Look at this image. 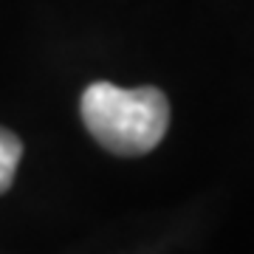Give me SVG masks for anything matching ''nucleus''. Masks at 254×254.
<instances>
[{
    "mask_svg": "<svg viewBox=\"0 0 254 254\" xmlns=\"http://www.w3.org/2000/svg\"><path fill=\"white\" fill-rule=\"evenodd\" d=\"M82 122L105 150L144 155L170 127V102L158 88H116L93 82L82 93Z\"/></svg>",
    "mask_w": 254,
    "mask_h": 254,
    "instance_id": "nucleus-1",
    "label": "nucleus"
},
{
    "mask_svg": "<svg viewBox=\"0 0 254 254\" xmlns=\"http://www.w3.org/2000/svg\"><path fill=\"white\" fill-rule=\"evenodd\" d=\"M23 158V144H20V138L6 130V127H0V195L11 187L14 181V173H17V164Z\"/></svg>",
    "mask_w": 254,
    "mask_h": 254,
    "instance_id": "nucleus-2",
    "label": "nucleus"
}]
</instances>
